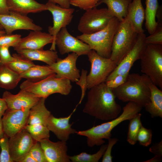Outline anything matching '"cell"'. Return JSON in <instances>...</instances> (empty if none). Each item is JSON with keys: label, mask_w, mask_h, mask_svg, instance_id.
Returning a JSON list of instances; mask_svg holds the SVG:
<instances>
[{"label": "cell", "mask_w": 162, "mask_h": 162, "mask_svg": "<svg viewBox=\"0 0 162 162\" xmlns=\"http://www.w3.org/2000/svg\"><path fill=\"white\" fill-rule=\"evenodd\" d=\"M112 89L105 82L89 89L83 112L101 120H110L120 113L121 106L116 101Z\"/></svg>", "instance_id": "obj_1"}, {"label": "cell", "mask_w": 162, "mask_h": 162, "mask_svg": "<svg viewBox=\"0 0 162 162\" xmlns=\"http://www.w3.org/2000/svg\"><path fill=\"white\" fill-rule=\"evenodd\" d=\"M152 82L144 74H129L122 85L112 90L116 97L122 101L133 102L143 107L150 101L149 85Z\"/></svg>", "instance_id": "obj_2"}, {"label": "cell", "mask_w": 162, "mask_h": 162, "mask_svg": "<svg viewBox=\"0 0 162 162\" xmlns=\"http://www.w3.org/2000/svg\"><path fill=\"white\" fill-rule=\"evenodd\" d=\"M142 107L134 102H129L123 107L122 114L117 118L88 129L76 131L75 133L86 137L89 147L101 145L105 142L104 139L111 137V131L115 127L124 121L129 120L140 113Z\"/></svg>", "instance_id": "obj_3"}, {"label": "cell", "mask_w": 162, "mask_h": 162, "mask_svg": "<svg viewBox=\"0 0 162 162\" xmlns=\"http://www.w3.org/2000/svg\"><path fill=\"white\" fill-rule=\"evenodd\" d=\"M138 34L127 16L120 22L112 39L110 57L117 65L133 47Z\"/></svg>", "instance_id": "obj_4"}, {"label": "cell", "mask_w": 162, "mask_h": 162, "mask_svg": "<svg viewBox=\"0 0 162 162\" xmlns=\"http://www.w3.org/2000/svg\"><path fill=\"white\" fill-rule=\"evenodd\" d=\"M20 88L21 89L28 91L38 98L46 99L54 93L67 95L70 93L72 86L70 80L57 78L54 74L38 81L26 80L22 83Z\"/></svg>", "instance_id": "obj_5"}, {"label": "cell", "mask_w": 162, "mask_h": 162, "mask_svg": "<svg viewBox=\"0 0 162 162\" xmlns=\"http://www.w3.org/2000/svg\"><path fill=\"white\" fill-rule=\"evenodd\" d=\"M119 22L113 17L102 30L90 34H82L76 38L88 44L91 50H94L99 55L109 58L112 39Z\"/></svg>", "instance_id": "obj_6"}, {"label": "cell", "mask_w": 162, "mask_h": 162, "mask_svg": "<svg viewBox=\"0 0 162 162\" xmlns=\"http://www.w3.org/2000/svg\"><path fill=\"white\" fill-rule=\"evenodd\" d=\"M142 73L162 90V44H147L140 58Z\"/></svg>", "instance_id": "obj_7"}, {"label": "cell", "mask_w": 162, "mask_h": 162, "mask_svg": "<svg viewBox=\"0 0 162 162\" xmlns=\"http://www.w3.org/2000/svg\"><path fill=\"white\" fill-rule=\"evenodd\" d=\"M87 55L91 64V70L86 78L87 88L89 89L105 82L117 65L110 58L102 57L93 50H91Z\"/></svg>", "instance_id": "obj_8"}, {"label": "cell", "mask_w": 162, "mask_h": 162, "mask_svg": "<svg viewBox=\"0 0 162 162\" xmlns=\"http://www.w3.org/2000/svg\"><path fill=\"white\" fill-rule=\"evenodd\" d=\"M86 11L78 26V30L83 34H90L102 30L113 17L107 8L98 9L95 7Z\"/></svg>", "instance_id": "obj_9"}, {"label": "cell", "mask_w": 162, "mask_h": 162, "mask_svg": "<svg viewBox=\"0 0 162 162\" xmlns=\"http://www.w3.org/2000/svg\"><path fill=\"white\" fill-rule=\"evenodd\" d=\"M146 37L144 33L138 34L133 47L108 76L105 82L113 79L118 75L129 73L134 63L141 58L147 44L145 42Z\"/></svg>", "instance_id": "obj_10"}, {"label": "cell", "mask_w": 162, "mask_h": 162, "mask_svg": "<svg viewBox=\"0 0 162 162\" xmlns=\"http://www.w3.org/2000/svg\"><path fill=\"white\" fill-rule=\"evenodd\" d=\"M47 10L51 12L53 16V25L48 27L49 33L53 38V41L50 49L55 50L56 36L63 28L66 27L71 22L74 9L73 8H63L56 4L48 2L46 4Z\"/></svg>", "instance_id": "obj_11"}, {"label": "cell", "mask_w": 162, "mask_h": 162, "mask_svg": "<svg viewBox=\"0 0 162 162\" xmlns=\"http://www.w3.org/2000/svg\"><path fill=\"white\" fill-rule=\"evenodd\" d=\"M55 42L62 55L70 52L79 56L87 55L91 50L88 44L70 34L66 27L62 28L58 33Z\"/></svg>", "instance_id": "obj_12"}, {"label": "cell", "mask_w": 162, "mask_h": 162, "mask_svg": "<svg viewBox=\"0 0 162 162\" xmlns=\"http://www.w3.org/2000/svg\"><path fill=\"white\" fill-rule=\"evenodd\" d=\"M29 109H7L3 114L2 120L4 134L10 138L14 135L27 124Z\"/></svg>", "instance_id": "obj_13"}, {"label": "cell", "mask_w": 162, "mask_h": 162, "mask_svg": "<svg viewBox=\"0 0 162 162\" xmlns=\"http://www.w3.org/2000/svg\"><path fill=\"white\" fill-rule=\"evenodd\" d=\"M0 24L7 34H11L13 31L17 30H42L41 27L35 24L33 20L27 15L11 11L9 14H0Z\"/></svg>", "instance_id": "obj_14"}, {"label": "cell", "mask_w": 162, "mask_h": 162, "mask_svg": "<svg viewBox=\"0 0 162 162\" xmlns=\"http://www.w3.org/2000/svg\"><path fill=\"white\" fill-rule=\"evenodd\" d=\"M78 56L75 53L72 52L64 59L58 58L56 62L48 66L54 71L56 77L76 82L80 76V70L76 65Z\"/></svg>", "instance_id": "obj_15"}, {"label": "cell", "mask_w": 162, "mask_h": 162, "mask_svg": "<svg viewBox=\"0 0 162 162\" xmlns=\"http://www.w3.org/2000/svg\"><path fill=\"white\" fill-rule=\"evenodd\" d=\"M35 141L24 128L9 138L10 155L14 162H19Z\"/></svg>", "instance_id": "obj_16"}, {"label": "cell", "mask_w": 162, "mask_h": 162, "mask_svg": "<svg viewBox=\"0 0 162 162\" xmlns=\"http://www.w3.org/2000/svg\"><path fill=\"white\" fill-rule=\"evenodd\" d=\"M2 98L5 101L8 109L10 110L30 109L37 103L40 98L26 90L21 89L16 94L6 91Z\"/></svg>", "instance_id": "obj_17"}, {"label": "cell", "mask_w": 162, "mask_h": 162, "mask_svg": "<svg viewBox=\"0 0 162 162\" xmlns=\"http://www.w3.org/2000/svg\"><path fill=\"white\" fill-rule=\"evenodd\" d=\"M47 162H70L66 142H56L47 139L40 142Z\"/></svg>", "instance_id": "obj_18"}, {"label": "cell", "mask_w": 162, "mask_h": 162, "mask_svg": "<svg viewBox=\"0 0 162 162\" xmlns=\"http://www.w3.org/2000/svg\"><path fill=\"white\" fill-rule=\"evenodd\" d=\"M76 108L67 117L58 118L51 114L49 117L47 125L49 130L61 141L66 142L69 139L70 135L75 133L76 131L72 128V124L69 123L71 116Z\"/></svg>", "instance_id": "obj_19"}, {"label": "cell", "mask_w": 162, "mask_h": 162, "mask_svg": "<svg viewBox=\"0 0 162 162\" xmlns=\"http://www.w3.org/2000/svg\"><path fill=\"white\" fill-rule=\"evenodd\" d=\"M53 41V37L49 33L32 31L27 36L21 38L14 49L16 51L22 49H43L45 45L52 44Z\"/></svg>", "instance_id": "obj_20"}, {"label": "cell", "mask_w": 162, "mask_h": 162, "mask_svg": "<svg viewBox=\"0 0 162 162\" xmlns=\"http://www.w3.org/2000/svg\"><path fill=\"white\" fill-rule=\"evenodd\" d=\"M6 2L10 11L24 15L47 10L46 4L35 0H6Z\"/></svg>", "instance_id": "obj_21"}, {"label": "cell", "mask_w": 162, "mask_h": 162, "mask_svg": "<svg viewBox=\"0 0 162 162\" xmlns=\"http://www.w3.org/2000/svg\"><path fill=\"white\" fill-rule=\"evenodd\" d=\"M127 16L138 33H144L143 23L145 20V10L142 0H133L129 5Z\"/></svg>", "instance_id": "obj_22"}, {"label": "cell", "mask_w": 162, "mask_h": 162, "mask_svg": "<svg viewBox=\"0 0 162 162\" xmlns=\"http://www.w3.org/2000/svg\"><path fill=\"white\" fill-rule=\"evenodd\" d=\"M17 53L32 61L38 60L45 63L48 65L54 63L58 58L55 50L43 49H22L16 51Z\"/></svg>", "instance_id": "obj_23"}, {"label": "cell", "mask_w": 162, "mask_h": 162, "mask_svg": "<svg viewBox=\"0 0 162 162\" xmlns=\"http://www.w3.org/2000/svg\"><path fill=\"white\" fill-rule=\"evenodd\" d=\"M46 99L40 98L37 103L30 109L27 124H40L47 126L51 113L45 106Z\"/></svg>", "instance_id": "obj_24"}, {"label": "cell", "mask_w": 162, "mask_h": 162, "mask_svg": "<svg viewBox=\"0 0 162 162\" xmlns=\"http://www.w3.org/2000/svg\"><path fill=\"white\" fill-rule=\"evenodd\" d=\"M150 97L149 102L145 106L146 111L152 118H162V90L152 82L149 85Z\"/></svg>", "instance_id": "obj_25"}, {"label": "cell", "mask_w": 162, "mask_h": 162, "mask_svg": "<svg viewBox=\"0 0 162 162\" xmlns=\"http://www.w3.org/2000/svg\"><path fill=\"white\" fill-rule=\"evenodd\" d=\"M132 1V0H100L97 6L102 3L105 4L110 14L121 22L127 16L128 7Z\"/></svg>", "instance_id": "obj_26"}, {"label": "cell", "mask_w": 162, "mask_h": 162, "mask_svg": "<svg viewBox=\"0 0 162 162\" xmlns=\"http://www.w3.org/2000/svg\"><path fill=\"white\" fill-rule=\"evenodd\" d=\"M22 78L7 65L0 64V87L7 90L13 89Z\"/></svg>", "instance_id": "obj_27"}, {"label": "cell", "mask_w": 162, "mask_h": 162, "mask_svg": "<svg viewBox=\"0 0 162 162\" xmlns=\"http://www.w3.org/2000/svg\"><path fill=\"white\" fill-rule=\"evenodd\" d=\"M145 10V27L151 34L155 30L158 22L156 17L159 8L158 0H146Z\"/></svg>", "instance_id": "obj_28"}, {"label": "cell", "mask_w": 162, "mask_h": 162, "mask_svg": "<svg viewBox=\"0 0 162 162\" xmlns=\"http://www.w3.org/2000/svg\"><path fill=\"white\" fill-rule=\"evenodd\" d=\"M54 74L55 73L54 71L48 65L34 64L20 75L22 78L35 82L42 80Z\"/></svg>", "instance_id": "obj_29"}, {"label": "cell", "mask_w": 162, "mask_h": 162, "mask_svg": "<svg viewBox=\"0 0 162 162\" xmlns=\"http://www.w3.org/2000/svg\"><path fill=\"white\" fill-rule=\"evenodd\" d=\"M24 128L35 141L40 142L49 139L50 131L47 126L40 124H27Z\"/></svg>", "instance_id": "obj_30"}, {"label": "cell", "mask_w": 162, "mask_h": 162, "mask_svg": "<svg viewBox=\"0 0 162 162\" xmlns=\"http://www.w3.org/2000/svg\"><path fill=\"white\" fill-rule=\"evenodd\" d=\"M12 56L15 58V60L6 65L19 74L26 71L35 64L32 61L24 57L18 53H14Z\"/></svg>", "instance_id": "obj_31"}, {"label": "cell", "mask_w": 162, "mask_h": 162, "mask_svg": "<svg viewBox=\"0 0 162 162\" xmlns=\"http://www.w3.org/2000/svg\"><path fill=\"white\" fill-rule=\"evenodd\" d=\"M107 146V144L102 145L100 149L93 154L82 152L73 156H69L72 162H98L103 156Z\"/></svg>", "instance_id": "obj_32"}, {"label": "cell", "mask_w": 162, "mask_h": 162, "mask_svg": "<svg viewBox=\"0 0 162 162\" xmlns=\"http://www.w3.org/2000/svg\"><path fill=\"white\" fill-rule=\"evenodd\" d=\"M141 116V114L139 113L129 120L127 140L130 145H134L137 141V135L142 125Z\"/></svg>", "instance_id": "obj_33"}, {"label": "cell", "mask_w": 162, "mask_h": 162, "mask_svg": "<svg viewBox=\"0 0 162 162\" xmlns=\"http://www.w3.org/2000/svg\"><path fill=\"white\" fill-rule=\"evenodd\" d=\"M9 138L4 134L0 139V162H14L10 155Z\"/></svg>", "instance_id": "obj_34"}, {"label": "cell", "mask_w": 162, "mask_h": 162, "mask_svg": "<svg viewBox=\"0 0 162 162\" xmlns=\"http://www.w3.org/2000/svg\"><path fill=\"white\" fill-rule=\"evenodd\" d=\"M152 133L151 129L146 128L142 125L138 134L137 140L140 145L147 147L151 143Z\"/></svg>", "instance_id": "obj_35"}, {"label": "cell", "mask_w": 162, "mask_h": 162, "mask_svg": "<svg viewBox=\"0 0 162 162\" xmlns=\"http://www.w3.org/2000/svg\"><path fill=\"white\" fill-rule=\"evenodd\" d=\"M28 153L36 162H47L40 142L35 141Z\"/></svg>", "instance_id": "obj_36"}, {"label": "cell", "mask_w": 162, "mask_h": 162, "mask_svg": "<svg viewBox=\"0 0 162 162\" xmlns=\"http://www.w3.org/2000/svg\"><path fill=\"white\" fill-rule=\"evenodd\" d=\"M158 22L155 31L146 37L145 42L147 44H162V24L161 20Z\"/></svg>", "instance_id": "obj_37"}, {"label": "cell", "mask_w": 162, "mask_h": 162, "mask_svg": "<svg viewBox=\"0 0 162 162\" xmlns=\"http://www.w3.org/2000/svg\"><path fill=\"white\" fill-rule=\"evenodd\" d=\"M19 34H7L0 36V46H7L14 48L18 43L21 38Z\"/></svg>", "instance_id": "obj_38"}, {"label": "cell", "mask_w": 162, "mask_h": 162, "mask_svg": "<svg viewBox=\"0 0 162 162\" xmlns=\"http://www.w3.org/2000/svg\"><path fill=\"white\" fill-rule=\"evenodd\" d=\"M70 4L85 10L97 7L100 0H69Z\"/></svg>", "instance_id": "obj_39"}, {"label": "cell", "mask_w": 162, "mask_h": 162, "mask_svg": "<svg viewBox=\"0 0 162 162\" xmlns=\"http://www.w3.org/2000/svg\"><path fill=\"white\" fill-rule=\"evenodd\" d=\"M9 47L7 46H0V64H7L15 60L10 54Z\"/></svg>", "instance_id": "obj_40"}, {"label": "cell", "mask_w": 162, "mask_h": 162, "mask_svg": "<svg viewBox=\"0 0 162 162\" xmlns=\"http://www.w3.org/2000/svg\"><path fill=\"white\" fill-rule=\"evenodd\" d=\"M129 73L117 75L112 79L106 82L107 86L112 89L117 88L122 85L126 81Z\"/></svg>", "instance_id": "obj_41"}, {"label": "cell", "mask_w": 162, "mask_h": 162, "mask_svg": "<svg viewBox=\"0 0 162 162\" xmlns=\"http://www.w3.org/2000/svg\"><path fill=\"white\" fill-rule=\"evenodd\" d=\"M108 143L106 150L103 155L102 162H112L113 157L111 155L112 148L113 146L117 142L118 139L114 138L108 139Z\"/></svg>", "instance_id": "obj_42"}, {"label": "cell", "mask_w": 162, "mask_h": 162, "mask_svg": "<svg viewBox=\"0 0 162 162\" xmlns=\"http://www.w3.org/2000/svg\"><path fill=\"white\" fill-rule=\"evenodd\" d=\"M87 72V70L82 69L81 75L80 76L78 81L76 82L77 84L79 85L80 86L82 90L81 97L80 101L76 106V107H77L78 105L81 103L82 100L86 94V92L87 88L86 80Z\"/></svg>", "instance_id": "obj_43"}, {"label": "cell", "mask_w": 162, "mask_h": 162, "mask_svg": "<svg viewBox=\"0 0 162 162\" xmlns=\"http://www.w3.org/2000/svg\"><path fill=\"white\" fill-rule=\"evenodd\" d=\"M149 151L155 156L162 157V141L154 144L149 149Z\"/></svg>", "instance_id": "obj_44"}, {"label": "cell", "mask_w": 162, "mask_h": 162, "mask_svg": "<svg viewBox=\"0 0 162 162\" xmlns=\"http://www.w3.org/2000/svg\"><path fill=\"white\" fill-rule=\"evenodd\" d=\"M10 12L7 5L6 0H0V14H9Z\"/></svg>", "instance_id": "obj_45"}, {"label": "cell", "mask_w": 162, "mask_h": 162, "mask_svg": "<svg viewBox=\"0 0 162 162\" xmlns=\"http://www.w3.org/2000/svg\"><path fill=\"white\" fill-rule=\"evenodd\" d=\"M48 2L57 4L59 6L64 8H70V4L69 0H48Z\"/></svg>", "instance_id": "obj_46"}, {"label": "cell", "mask_w": 162, "mask_h": 162, "mask_svg": "<svg viewBox=\"0 0 162 162\" xmlns=\"http://www.w3.org/2000/svg\"><path fill=\"white\" fill-rule=\"evenodd\" d=\"M7 109V105L5 101L2 98H0V119L2 118L3 114Z\"/></svg>", "instance_id": "obj_47"}, {"label": "cell", "mask_w": 162, "mask_h": 162, "mask_svg": "<svg viewBox=\"0 0 162 162\" xmlns=\"http://www.w3.org/2000/svg\"><path fill=\"white\" fill-rule=\"evenodd\" d=\"M19 162H36L34 158L28 152L19 161Z\"/></svg>", "instance_id": "obj_48"}, {"label": "cell", "mask_w": 162, "mask_h": 162, "mask_svg": "<svg viewBox=\"0 0 162 162\" xmlns=\"http://www.w3.org/2000/svg\"><path fill=\"white\" fill-rule=\"evenodd\" d=\"M162 157L155 156L153 158L144 162H157L161 161Z\"/></svg>", "instance_id": "obj_49"}, {"label": "cell", "mask_w": 162, "mask_h": 162, "mask_svg": "<svg viewBox=\"0 0 162 162\" xmlns=\"http://www.w3.org/2000/svg\"><path fill=\"white\" fill-rule=\"evenodd\" d=\"M4 135L3 130L2 118L0 119V139Z\"/></svg>", "instance_id": "obj_50"}, {"label": "cell", "mask_w": 162, "mask_h": 162, "mask_svg": "<svg viewBox=\"0 0 162 162\" xmlns=\"http://www.w3.org/2000/svg\"><path fill=\"white\" fill-rule=\"evenodd\" d=\"M6 34V32L4 30H0V36Z\"/></svg>", "instance_id": "obj_51"}, {"label": "cell", "mask_w": 162, "mask_h": 162, "mask_svg": "<svg viewBox=\"0 0 162 162\" xmlns=\"http://www.w3.org/2000/svg\"><path fill=\"white\" fill-rule=\"evenodd\" d=\"M4 30L2 26V25L0 24V30Z\"/></svg>", "instance_id": "obj_52"}, {"label": "cell", "mask_w": 162, "mask_h": 162, "mask_svg": "<svg viewBox=\"0 0 162 162\" xmlns=\"http://www.w3.org/2000/svg\"></svg>", "instance_id": "obj_53"}]
</instances>
